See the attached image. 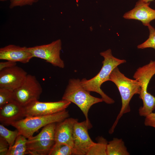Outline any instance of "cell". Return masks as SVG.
Here are the masks:
<instances>
[{"label":"cell","mask_w":155,"mask_h":155,"mask_svg":"<svg viewBox=\"0 0 155 155\" xmlns=\"http://www.w3.org/2000/svg\"><path fill=\"white\" fill-rule=\"evenodd\" d=\"M72 154V148L63 144H55L49 155H71Z\"/></svg>","instance_id":"cell-21"},{"label":"cell","mask_w":155,"mask_h":155,"mask_svg":"<svg viewBox=\"0 0 155 155\" xmlns=\"http://www.w3.org/2000/svg\"><path fill=\"white\" fill-rule=\"evenodd\" d=\"M145 117V125L155 128V113L152 112Z\"/></svg>","instance_id":"cell-25"},{"label":"cell","mask_w":155,"mask_h":155,"mask_svg":"<svg viewBox=\"0 0 155 155\" xmlns=\"http://www.w3.org/2000/svg\"><path fill=\"white\" fill-rule=\"evenodd\" d=\"M7 0H0V1H7Z\"/></svg>","instance_id":"cell-28"},{"label":"cell","mask_w":155,"mask_h":155,"mask_svg":"<svg viewBox=\"0 0 155 155\" xmlns=\"http://www.w3.org/2000/svg\"><path fill=\"white\" fill-rule=\"evenodd\" d=\"M71 103L63 100L54 102L33 101L23 106L25 117L44 116L59 113L66 110Z\"/></svg>","instance_id":"cell-9"},{"label":"cell","mask_w":155,"mask_h":155,"mask_svg":"<svg viewBox=\"0 0 155 155\" xmlns=\"http://www.w3.org/2000/svg\"><path fill=\"white\" fill-rule=\"evenodd\" d=\"M27 138L19 134L17 137L14 144L9 147L7 155H24L29 154L26 142Z\"/></svg>","instance_id":"cell-17"},{"label":"cell","mask_w":155,"mask_h":155,"mask_svg":"<svg viewBox=\"0 0 155 155\" xmlns=\"http://www.w3.org/2000/svg\"><path fill=\"white\" fill-rule=\"evenodd\" d=\"M148 27L149 32V37L144 42L137 45V48L140 49L151 48L155 50V29L150 24Z\"/></svg>","instance_id":"cell-22"},{"label":"cell","mask_w":155,"mask_h":155,"mask_svg":"<svg viewBox=\"0 0 155 155\" xmlns=\"http://www.w3.org/2000/svg\"><path fill=\"white\" fill-rule=\"evenodd\" d=\"M155 74V61L151 60L148 64L137 69L133 75V78L140 84L141 90L139 98L143 102L142 109L149 112L155 108V97L148 92V84Z\"/></svg>","instance_id":"cell-6"},{"label":"cell","mask_w":155,"mask_h":155,"mask_svg":"<svg viewBox=\"0 0 155 155\" xmlns=\"http://www.w3.org/2000/svg\"><path fill=\"white\" fill-rule=\"evenodd\" d=\"M25 117L23 106L15 100L0 108V122L4 125H11Z\"/></svg>","instance_id":"cell-15"},{"label":"cell","mask_w":155,"mask_h":155,"mask_svg":"<svg viewBox=\"0 0 155 155\" xmlns=\"http://www.w3.org/2000/svg\"><path fill=\"white\" fill-rule=\"evenodd\" d=\"M16 65V62L9 61L0 62V71L5 68Z\"/></svg>","instance_id":"cell-26"},{"label":"cell","mask_w":155,"mask_h":155,"mask_svg":"<svg viewBox=\"0 0 155 155\" xmlns=\"http://www.w3.org/2000/svg\"><path fill=\"white\" fill-rule=\"evenodd\" d=\"M62 100L73 103L79 108L91 129L92 125L88 117L89 110L94 104L103 101L102 98L91 95L90 92L83 87L81 80L78 79H72L69 80Z\"/></svg>","instance_id":"cell-3"},{"label":"cell","mask_w":155,"mask_h":155,"mask_svg":"<svg viewBox=\"0 0 155 155\" xmlns=\"http://www.w3.org/2000/svg\"><path fill=\"white\" fill-rule=\"evenodd\" d=\"M40 0H10L9 6L10 9L17 7H22L26 5H31Z\"/></svg>","instance_id":"cell-23"},{"label":"cell","mask_w":155,"mask_h":155,"mask_svg":"<svg viewBox=\"0 0 155 155\" xmlns=\"http://www.w3.org/2000/svg\"><path fill=\"white\" fill-rule=\"evenodd\" d=\"M20 134L19 131L16 129L11 131L5 128L2 124L0 125V136L4 138L8 142L9 147L14 144L15 141Z\"/></svg>","instance_id":"cell-19"},{"label":"cell","mask_w":155,"mask_h":155,"mask_svg":"<svg viewBox=\"0 0 155 155\" xmlns=\"http://www.w3.org/2000/svg\"><path fill=\"white\" fill-rule=\"evenodd\" d=\"M42 91V86L36 77L28 74L22 85L14 90V99L24 106L38 100Z\"/></svg>","instance_id":"cell-7"},{"label":"cell","mask_w":155,"mask_h":155,"mask_svg":"<svg viewBox=\"0 0 155 155\" xmlns=\"http://www.w3.org/2000/svg\"><path fill=\"white\" fill-rule=\"evenodd\" d=\"M9 148V145L7 141L0 136V155H7Z\"/></svg>","instance_id":"cell-24"},{"label":"cell","mask_w":155,"mask_h":155,"mask_svg":"<svg viewBox=\"0 0 155 155\" xmlns=\"http://www.w3.org/2000/svg\"><path fill=\"white\" fill-rule=\"evenodd\" d=\"M154 0H143V1L146 2H149L151 1H152Z\"/></svg>","instance_id":"cell-27"},{"label":"cell","mask_w":155,"mask_h":155,"mask_svg":"<svg viewBox=\"0 0 155 155\" xmlns=\"http://www.w3.org/2000/svg\"><path fill=\"white\" fill-rule=\"evenodd\" d=\"M78 119L68 117L57 123L55 130V144H63L71 147L73 146V132L75 123Z\"/></svg>","instance_id":"cell-14"},{"label":"cell","mask_w":155,"mask_h":155,"mask_svg":"<svg viewBox=\"0 0 155 155\" xmlns=\"http://www.w3.org/2000/svg\"><path fill=\"white\" fill-rule=\"evenodd\" d=\"M109 81L113 82L117 87L121 95L122 106L114 123L109 131L112 133L118 121L123 114L129 113L131 110L129 102L135 94H140L141 90L140 83L136 80H132L126 77L119 71L118 67L111 72Z\"/></svg>","instance_id":"cell-2"},{"label":"cell","mask_w":155,"mask_h":155,"mask_svg":"<svg viewBox=\"0 0 155 155\" xmlns=\"http://www.w3.org/2000/svg\"><path fill=\"white\" fill-rule=\"evenodd\" d=\"M56 124V123L49 124L43 127L37 135L27 139L26 145L29 154L49 155L55 143Z\"/></svg>","instance_id":"cell-5"},{"label":"cell","mask_w":155,"mask_h":155,"mask_svg":"<svg viewBox=\"0 0 155 155\" xmlns=\"http://www.w3.org/2000/svg\"><path fill=\"white\" fill-rule=\"evenodd\" d=\"M91 129L86 120L76 122L73 132V155H86L90 147L95 143L90 138L88 130Z\"/></svg>","instance_id":"cell-10"},{"label":"cell","mask_w":155,"mask_h":155,"mask_svg":"<svg viewBox=\"0 0 155 155\" xmlns=\"http://www.w3.org/2000/svg\"><path fill=\"white\" fill-rule=\"evenodd\" d=\"M14 100V90L0 87V108Z\"/></svg>","instance_id":"cell-20"},{"label":"cell","mask_w":155,"mask_h":155,"mask_svg":"<svg viewBox=\"0 0 155 155\" xmlns=\"http://www.w3.org/2000/svg\"><path fill=\"white\" fill-rule=\"evenodd\" d=\"M69 114L65 110L49 115L26 117L12 123L11 125L18 130L20 134L28 139L42 127L53 123H59L69 117Z\"/></svg>","instance_id":"cell-4"},{"label":"cell","mask_w":155,"mask_h":155,"mask_svg":"<svg viewBox=\"0 0 155 155\" xmlns=\"http://www.w3.org/2000/svg\"><path fill=\"white\" fill-rule=\"evenodd\" d=\"M29 47L9 44L0 49V59L27 63L33 58Z\"/></svg>","instance_id":"cell-13"},{"label":"cell","mask_w":155,"mask_h":155,"mask_svg":"<svg viewBox=\"0 0 155 155\" xmlns=\"http://www.w3.org/2000/svg\"><path fill=\"white\" fill-rule=\"evenodd\" d=\"M150 3L139 0L134 7L125 13L123 17L126 19L140 21L144 25L148 26L152 21L155 19V10L150 7Z\"/></svg>","instance_id":"cell-12"},{"label":"cell","mask_w":155,"mask_h":155,"mask_svg":"<svg viewBox=\"0 0 155 155\" xmlns=\"http://www.w3.org/2000/svg\"><path fill=\"white\" fill-rule=\"evenodd\" d=\"M33 57H37L45 60L53 65L63 68V61L60 57L62 49L61 40L58 39L47 44L29 47Z\"/></svg>","instance_id":"cell-8"},{"label":"cell","mask_w":155,"mask_h":155,"mask_svg":"<svg viewBox=\"0 0 155 155\" xmlns=\"http://www.w3.org/2000/svg\"><path fill=\"white\" fill-rule=\"evenodd\" d=\"M107 155H129L124 142L121 139L114 138L108 143L106 147Z\"/></svg>","instance_id":"cell-16"},{"label":"cell","mask_w":155,"mask_h":155,"mask_svg":"<svg viewBox=\"0 0 155 155\" xmlns=\"http://www.w3.org/2000/svg\"><path fill=\"white\" fill-rule=\"evenodd\" d=\"M100 54L104 58L100 70L97 75L90 79H83L81 80V83L86 90L99 94L103 101L106 103L112 104L115 102V101L103 92L101 86L103 83L109 81L110 75L116 67L126 61L125 59H121L114 57L110 49L101 52Z\"/></svg>","instance_id":"cell-1"},{"label":"cell","mask_w":155,"mask_h":155,"mask_svg":"<svg viewBox=\"0 0 155 155\" xmlns=\"http://www.w3.org/2000/svg\"><path fill=\"white\" fill-rule=\"evenodd\" d=\"M28 75L22 68L17 65L0 71V87L13 90L20 86Z\"/></svg>","instance_id":"cell-11"},{"label":"cell","mask_w":155,"mask_h":155,"mask_svg":"<svg viewBox=\"0 0 155 155\" xmlns=\"http://www.w3.org/2000/svg\"><path fill=\"white\" fill-rule=\"evenodd\" d=\"M97 142L90 147L86 155H107L106 147L108 142L102 137L97 138Z\"/></svg>","instance_id":"cell-18"}]
</instances>
